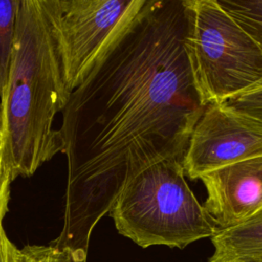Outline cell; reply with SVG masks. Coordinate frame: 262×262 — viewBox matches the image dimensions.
<instances>
[{
    "label": "cell",
    "mask_w": 262,
    "mask_h": 262,
    "mask_svg": "<svg viewBox=\"0 0 262 262\" xmlns=\"http://www.w3.org/2000/svg\"><path fill=\"white\" fill-rule=\"evenodd\" d=\"M18 5L19 0H0V99L8 83Z\"/></svg>",
    "instance_id": "9"
},
{
    "label": "cell",
    "mask_w": 262,
    "mask_h": 262,
    "mask_svg": "<svg viewBox=\"0 0 262 262\" xmlns=\"http://www.w3.org/2000/svg\"><path fill=\"white\" fill-rule=\"evenodd\" d=\"M1 223H2V222H1Z\"/></svg>",
    "instance_id": "18"
},
{
    "label": "cell",
    "mask_w": 262,
    "mask_h": 262,
    "mask_svg": "<svg viewBox=\"0 0 262 262\" xmlns=\"http://www.w3.org/2000/svg\"><path fill=\"white\" fill-rule=\"evenodd\" d=\"M69 98L43 0H19L8 83L1 98V165L31 177L62 144L54 117Z\"/></svg>",
    "instance_id": "2"
},
{
    "label": "cell",
    "mask_w": 262,
    "mask_h": 262,
    "mask_svg": "<svg viewBox=\"0 0 262 262\" xmlns=\"http://www.w3.org/2000/svg\"><path fill=\"white\" fill-rule=\"evenodd\" d=\"M262 48V0H217Z\"/></svg>",
    "instance_id": "10"
},
{
    "label": "cell",
    "mask_w": 262,
    "mask_h": 262,
    "mask_svg": "<svg viewBox=\"0 0 262 262\" xmlns=\"http://www.w3.org/2000/svg\"><path fill=\"white\" fill-rule=\"evenodd\" d=\"M208 262H262V209L244 222L218 229Z\"/></svg>",
    "instance_id": "8"
},
{
    "label": "cell",
    "mask_w": 262,
    "mask_h": 262,
    "mask_svg": "<svg viewBox=\"0 0 262 262\" xmlns=\"http://www.w3.org/2000/svg\"><path fill=\"white\" fill-rule=\"evenodd\" d=\"M262 156V122L226 106L208 104L195 123L184 157L190 179L251 158Z\"/></svg>",
    "instance_id": "6"
},
{
    "label": "cell",
    "mask_w": 262,
    "mask_h": 262,
    "mask_svg": "<svg viewBox=\"0 0 262 262\" xmlns=\"http://www.w3.org/2000/svg\"><path fill=\"white\" fill-rule=\"evenodd\" d=\"M0 149H1V138H0Z\"/></svg>",
    "instance_id": "17"
},
{
    "label": "cell",
    "mask_w": 262,
    "mask_h": 262,
    "mask_svg": "<svg viewBox=\"0 0 262 262\" xmlns=\"http://www.w3.org/2000/svg\"><path fill=\"white\" fill-rule=\"evenodd\" d=\"M108 214L117 231L143 249H184L218 230L189 188L182 162L176 158L156 162L133 176Z\"/></svg>",
    "instance_id": "3"
},
{
    "label": "cell",
    "mask_w": 262,
    "mask_h": 262,
    "mask_svg": "<svg viewBox=\"0 0 262 262\" xmlns=\"http://www.w3.org/2000/svg\"><path fill=\"white\" fill-rule=\"evenodd\" d=\"M10 179L3 169L0 174V223L8 211V203L10 198Z\"/></svg>",
    "instance_id": "14"
},
{
    "label": "cell",
    "mask_w": 262,
    "mask_h": 262,
    "mask_svg": "<svg viewBox=\"0 0 262 262\" xmlns=\"http://www.w3.org/2000/svg\"><path fill=\"white\" fill-rule=\"evenodd\" d=\"M15 262H86L75 253L52 245H27L17 249Z\"/></svg>",
    "instance_id": "11"
},
{
    "label": "cell",
    "mask_w": 262,
    "mask_h": 262,
    "mask_svg": "<svg viewBox=\"0 0 262 262\" xmlns=\"http://www.w3.org/2000/svg\"><path fill=\"white\" fill-rule=\"evenodd\" d=\"M185 47L199 94L206 105L262 81V48L217 0H187Z\"/></svg>",
    "instance_id": "4"
},
{
    "label": "cell",
    "mask_w": 262,
    "mask_h": 262,
    "mask_svg": "<svg viewBox=\"0 0 262 262\" xmlns=\"http://www.w3.org/2000/svg\"><path fill=\"white\" fill-rule=\"evenodd\" d=\"M187 0H144L114 32L63 106V223L50 245L87 258L91 233L125 184L167 158L182 162L207 106L185 38Z\"/></svg>",
    "instance_id": "1"
},
{
    "label": "cell",
    "mask_w": 262,
    "mask_h": 262,
    "mask_svg": "<svg viewBox=\"0 0 262 262\" xmlns=\"http://www.w3.org/2000/svg\"><path fill=\"white\" fill-rule=\"evenodd\" d=\"M17 248L10 242L0 223V262H15Z\"/></svg>",
    "instance_id": "13"
},
{
    "label": "cell",
    "mask_w": 262,
    "mask_h": 262,
    "mask_svg": "<svg viewBox=\"0 0 262 262\" xmlns=\"http://www.w3.org/2000/svg\"><path fill=\"white\" fill-rule=\"evenodd\" d=\"M204 209L217 229L237 225L262 209V156L239 161L200 177Z\"/></svg>",
    "instance_id": "7"
},
{
    "label": "cell",
    "mask_w": 262,
    "mask_h": 262,
    "mask_svg": "<svg viewBox=\"0 0 262 262\" xmlns=\"http://www.w3.org/2000/svg\"><path fill=\"white\" fill-rule=\"evenodd\" d=\"M69 96L101 48L144 0H43Z\"/></svg>",
    "instance_id": "5"
},
{
    "label": "cell",
    "mask_w": 262,
    "mask_h": 262,
    "mask_svg": "<svg viewBox=\"0 0 262 262\" xmlns=\"http://www.w3.org/2000/svg\"><path fill=\"white\" fill-rule=\"evenodd\" d=\"M223 103L262 122V81Z\"/></svg>",
    "instance_id": "12"
},
{
    "label": "cell",
    "mask_w": 262,
    "mask_h": 262,
    "mask_svg": "<svg viewBox=\"0 0 262 262\" xmlns=\"http://www.w3.org/2000/svg\"><path fill=\"white\" fill-rule=\"evenodd\" d=\"M2 170H3V168H2V165H1V154H0V174H1Z\"/></svg>",
    "instance_id": "16"
},
{
    "label": "cell",
    "mask_w": 262,
    "mask_h": 262,
    "mask_svg": "<svg viewBox=\"0 0 262 262\" xmlns=\"http://www.w3.org/2000/svg\"><path fill=\"white\" fill-rule=\"evenodd\" d=\"M2 127H3V119H2V111H1V105H0V138L2 134ZM2 143V141H1Z\"/></svg>",
    "instance_id": "15"
}]
</instances>
